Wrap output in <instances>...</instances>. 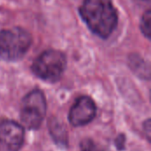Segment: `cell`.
<instances>
[{
  "instance_id": "obj_3",
  "label": "cell",
  "mask_w": 151,
  "mask_h": 151,
  "mask_svg": "<svg viewBox=\"0 0 151 151\" xmlns=\"http://www.w3.org/2000/svg\"><path fill=\"white\" fill-rule=\"evenodd\" d=\"M66 67L64 53L56 50L43 51L33 63L32 71L40 79L55 82L62 76Z\"/></svg>"
},
{
  "instance_id": "obj_1",
  "label": "cell",
  "mask_w": 151,
  "mask_h": 151,
  "mask_svg": "<svg viewBox=\"0 0 151 151\" xmlns=\"http://www.w3.org/2000/svg\"><path fill=\"white\" fill-rule=\"evenodd\" d=\"M80 13L88 28L102 38L109 37L117 27L118 14L111 0H84Z\"/></svg>"
},
{
  "instance_id": "obj_6",
  "label": "cell",
  "mask_w": 151,
  "mask_h": 151,
  "mask_svg": "<svg viewBox=\"0 0 151 151\" xmlns=\"http://www.w3.org/2000/svg\"><path fill=\"white\" fill-rule=\"evenodd\" d=\"M23 140L24 129L22 126L9 119L0 121V142L12 151H17L21 147Z\"/></svg>"
},
{
  "instance_id": "obj_9",
  "label": "cell",
  "mask_w": 151,
  "mask_h": 151,
  "mask_svg": "<svg viewBox=\"0 0 151 151\" xmlns=\"http://www.w3.org/2000/svg\"><path fill=\"white\" fill-rule=\"evenodd\" d=\"M81 151H103L92 140L85 139L81 143Z\"/></svg>"
},
{
  "instance_id": "obj_7",
  "label": "cell",
  "mask_w": 151,
  "mask_h": 151,
  "mask_svg": "<svg viewBox=\"0 0 151 151\" xmlns=\"http://www.w3.org/2000/svg\"><path fill=\"white\" fill-rule=\"evenodd\" d=\"M50 133L51 135L53 136L54 140L59 143V144H66V141H67V136L65 134V130L63 127V126L58 122H56L55 120H53L50 124Z\"/></svg>"
},
{
  "instance_id": "obj_2",
  "label": "cell",
  "mask_w": 151,
  "mask_h": 151,
  "mask_svg": "<svg viewBox=\"0 0 151 151\" xmlns=\"http://www.w3.org/2000/svg\"><path fill=\"white\" fill-rule=\"evenodd\" d=\"M30 34L20 27L0 31V58L6 61H17L24 57L31 46Z\"/></svg>"
},
{
  "instance_id": "obj_8",
  "label": "cell",
  "mask_w": 151,
  "mask_h": 151,
  "mask_svg": "<svg viewBox=\"0 0 151 151\" xmlns=\"http://www.w3.org/2000/svg\"><path fill=\"white\" fill-rule=\"evenodd\" d=\"M141 30L142 34L150 38L151 35V12L148 10L144 12L142 21H141Z\"/></svg>"
},
{
  "instance_id": "obj_5",
  "label": "cell",
  "mask_w": 151,
  "mask_h": 151,
  "mask_svg": "<svg viewBox=\"0 0 151 151\" xmlns=\"http://www.w3.org/2000/svg\"><path fill=\"white\" fill-rule=\"evenodd\" d=\"M96 112L94 101L87 96L79 97L69 112V121L74 127H81L91 122Z\"/></svg>"
},
{
  "instance_id": "obj_11",
  "label": "cell",
  "mask_w": 151,
  "mask_h": 151,
  "mask_svg": "<svg viewBox=\"0 0 151 151\" xmlns=\"http://www.w3.org/2000/svg\"><path fill=\"white\" fill-rule=\"evenodd\" d=\"M150 119H147V121L144 123V131H145V133H146V134H147V136H148V138L150 139Z\"/></svg>"
},
{
  "instance_id": "obj_10",
  "label": "cell",
  "mask_w": 151,
  "mask_h": 151,
  "mask_svg": "<svg viewBox=\"0 0 151 151\" xmlns=\"http://www.w3.org/2000/svg\"><path fill=\"white\" fill-rule=\"evenodd\" d=\"M124 142H125V136H124V134H120L117 138V140L115 142L116 146H117V148L119 150H123L124 149Z\"/></svg>"
},
{
  "instance_id": "obj_4",
  "label": "cell",
  "mask_w": 151,
  "mask_h": 151,
  "mask_svg": "<svg viewBox=\"0 0 151 151\" xmlns=\"http://www.w3.org/2000/svg\"><path fill=\"white\" fill-rule=\"evenodd\" d=\"M46 114V100L41 90L35 89L28 93L22 100L20 119L28 129L40 127Z\"/></svg>"
}]
</instances>
